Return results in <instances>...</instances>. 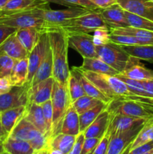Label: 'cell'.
Wrapping results in <instances>:
<instances>
[{
	"instance_id": "6da1fadb",
	"label": "cell",
	"mask_w": 153,
	"mask_h": 154,
	"mask_svg": "<svg viewBox=\"0 0 153 154\" xmlns=\"http://www.w3.org/2000/svg\"><path fill=\"white\" fill-rule=\"evenodd\" d=\"M49 38L52 57V78L62 84H67L70 74L68 61L67 33L60 27L45 29Z\"/></svg>"
},
{
	"instance_id": "ee69618b",
	"label": "cell",
	"mask_w": 153,
	"mask_h": 154,
	"mask_svg": "<svg viewBox=\"0 0 153 154\" xmlns=\"http://www.w3.org/2000/svg\"><path fill=\"white\" fill-rule=\"evenodd\" d=\"M110 139V135L108 132H105L104 136L100 138L98 144L93 151L94 154H106L107 150L108 145H109Z\"/></svg>"
},
{
	"instance_id": "9f6ffc18",
	"label": "cell",
	"mask_w": 153,
	"mask_h": 154,
	"mask_svg": "<svg viewBox=\"0 0 153 154\" xmlns=\"http://www.w3.org/2000/svg\"><path fill=\"white\" fill-rule=\"evenodd\" d=\"M50 154H63L62 152L58 151V150H49Z\"/></svg>"
},
{
	"instance_id": "9c48e42d",
	"label": "cell",
	"mask_w": 153,
	"mask_h": 154,
	"mask_svg": "<svg viewBox=\"0 0 153 154\" xmlns=\"http://www.w3.org/2000/svg\"><path fill=\"white\" fill-rule=\"evenodd\" d=\"M69 48L77 51L82 58L96 57L94 37L88 33L67 32Z\"/></svg>"
},
{
	"instance_id": "484cf974",
	"label": "cell",
	"mask_w": 153,
	"mask_h": 154,
	"mask_svg": "<svg viewBox=\"0 0 153 154\" xmlns=\"http://www.w3.org/2000/svg\"><path fill=\"white\" fill-rule=\"evenodd\" d=\"M110 32L116 35H127L134 36L140 41L143 45H153V32L149 30L125 26L111 29H110Z\"/></svg>"
},
{
	"instance_id": "7bdbcfd3",
	"label": "cell",
	"mask_w": 153,
	"mask_h": 154,
	"mask_svg": "<svg viewBox=\"0 0 153 154\" xmlns=\"http://www.w3.org/2000/svg\"><path fill=\"white\" fill-rule=\"evenodd\" d=\"M126 99H130V100L135 101L136 102H139L140 104L142 105L148 111H149L153 115V98L149 97H143V96H135V95H130L126 97Z\"/></svg>"
},
{
	"instance_id": "8d00e7d4",
	"label": "cell",
	"mask_w": 153,
	"mask_h": 154,
	"mask_svg": "<svg viewBox=\"0 0 153 154\" xmlns=\"http://www.w3.org/2000/svg\"><path fill=\"white\" fill-rule=\"evenodd\" d=\"M101 103H104V102L95 99V98L85 95V96H81L79 99L72 102L71 105L80 115V114H82V113L94 108V107Z\"/></svg>"
},
{
	"instance_id": "30bf717a",
	"label": "cell",
	"mask_w": 153,
	"mask_h": 154,
	"mask_svg": "<svg viewBox=\"0 0 153 154\" xmlns=\"http://www.w3.org/2000/svg\"><path fill=\"white\" fill-rule=\"evenodd\" d=\"M28 90L27 84L13 87L8 93L0 96V113L10 108L26 106L28 103Z\"/></svg>"
},
{
	"instance_id": "f1b7e54d",
	"label": "cell",
	"mask_w": 153,
	"mask_h": 154,
	"mask_svg": "<svg viewBox=\"0 0 153 154\" xmlns=\"http://www.w3.org/2000/svg\"><path fill=\"white\" fill-rule=\"evenodd\" d=\"M80 68L84 70L89 71L94 73L104 74V75H112V76H116L119 74L117 71L110 67L109 65L97 57L83 58V63Z\"/></svg>"
},
{
	"instance_id": "74e56055",
	"label": "cell",
	"mask_w": 153,
	"mask_h": 154,
	"mask_svg": "<svg viewBox=\"0 0 153 154\" xmlns=\"http://www.w3.org/2000/svg\"><path fill=\"white\" fill-rule=\"evenodd\" d=\"M124 15H125L128 26L153 32V21L151 20L138 16L126 11H124Z\"/></svg>"
},
{
	"instance_id": "1f68e13d",
	"label": "cell",
	"mask_w": 153,
	"mask_h": 154,
	"mask_svg": "<svg viewBox=\"0 0 153 154\" xmlns=\"http://www.w3.org/2000/svg\"><path fill=\"white\" fill-rule=\"evenodd\" d=\"M153 141V117L148 119L138 132L133 142L129 146V151L132 149Z\"/></svg>"
},
{
	"instance_id": "7c38bea8",
	"label": "cell",
	"mask_w": 153,
	"mask_h": 154,
	"mask_svg": "<svg viewBox=\"0 0 153 154\" xmlns=\"http://www.w3.org/2000/svg\"><path fill=\"white\" fill-rule=\"evenodd\" d=\"M146 120V119L136 118L122 114L110 115L109 124L106 132H108L110 136L116 135L142 126Z\"/></svg>"
},
{
	"instance_id": "277c9868",
	"label": "cell",
	"mask_w": 153,
	"mask_h": 154,
	"mask_svg": "<svg viewBox=\"0 0 153 154\" xmlns=\"http://www.w3.org/2000/svg\"><path fill=\"white\" fill-rule=\"evenodd\" d=\"M59 27L67 32L90 33L98 30H110L99 9L90 10Z\"/></svg>"
},
{
	"instance_id": "d4e9b609",
	"label": "cell",
	"mask_w": 153,
	"mask_h": 154,
	"mask_svg": "<svg viewBox=\"0 0 153 154\" xmlns=\"http://www.w3.org/2000/svg\"><path fill=\"white\" fill-rule=\"evenodd\" d=\"M44 29L37 28L20 29L16 32V35L27 52L29 54L38 42Z\"/></svg>"
},
{
	"instance_id": "6f0895ef",
	"label": "cell",
	"mask_w": 153,
	"mask_h": 154,
	"mask_svg": "<svg viewBox=\"0 0 153 154\" xmlns=\"http://www.w3.org/2000/svg\"><path fill=\"white\" fill-rule=\"evenodd\" d=\"M8 1L9 0H0V9H1Z\"/></svg>"
},
{
	"instance_id": "e575fe53",
	"label": "cell",
	"mask_w": 153,
	"mask_h": 154,
	"mask_svg": "<svg viewBox=\"0 0 153 154\" xmlns=\"http://www.w3.org/2000/svg\"><path fill=\"white\" fill-rule=\"evenodd\" d=\"M122 48L130 56L153 64V45L122 46Z\"/></svg>"
},
{
	"instance_id": "ba28073f",
	"label": "cell",
	"mask_w": 153,
	"mask_h": 154,
	"mask_svg": "<svg viewBox=\"0 0 153 154\" xmlns=\"http://www.w3.org/2000/svg\"><path fill=\"white\" fill-rule=\"evenodd\" d=\"M89 11V9L78 7V6L69 7L62 10H52L49 6L44 10V26L43 29L52 28V27L61 26L70 20L77 17Z\"/></svg>"
},
{
	"instance_id": "c3c4849f",
	"label": "cell",
	"mask_w": 153,
	"mask_h": 154,
	"mask_svg": "<svg viewBox=\"0 0 153 154\" xmlns=\"http://www.w3.org/2000/svg\"><path fill=\"white\" fill-rule=\"evenodd\" d=\"M16 29L4 24H0V45L10 35L16 32Z\"/></svg>"
},
{
	"instance_id": "83f0119b",
	"label": "cell",
	"mask_w": 153,
	"mask_h": 154,
	"mask_svg": "<svg viewBox=\"0 0 153 154\" xmlns=\"http://www.w3.org/2000/svg\"><path fill=\"white\" fill-rule=\"evenodd\" d=\"M2 146L4 151L10 154H34L36 153L28 141L10 136L6 137L2 141Z\"/></svg>"
},
{
	"instance_id": "4316f807",
	"label": "cell",
	"mask_w": 153,
	"mask_h": 154,
	"mask_svg": "<svg viewBox=\"0 0 153 154\" xmlns=\"http://www.w3.org/2000/svg\"><path fill=\"white\" fill-rule=\"evenodd\" d=\"M60 132L67 135L76 136L80 133L79 114L76 111L72 105L69 106L68 109L64 114Z\"/></svg>"
},
{
	"instance_id": "9a60e30c",
	"label": "cell",
	"mask_w": 153,
	"mask_h": 154,
	"mask_svg": "<svg viewBox=\"0 0 153 154\" xmlns=\"http://www.w3.org/2000/svg\"><path fill=\"white\" fill-rule=\"evenodd\" d=\"M99 11L110 29L128 26L124 15V10L118 3H116L106 8L99 9Z\"/></svg>"
},
{
	"instance_id": "4fadbf2b",
	"label": "cell",
	"mask_w": 153,
	"mask_h": 154,
	"mask_svg": "<svg viewBox=\"0 0 153 154\" xmlns=\"http://www.w3.org/2000/svg\"><path fill=\"white\" fill-rule=\"evenodd\" d=\"M142 126L143 125L122 133L111 135L106 154H124Z\"/></svg>"
},
{
	"instance_id": "f5cc1de1",
	"label": "cell",
	"mask_w": 153,
	"mask_h": 154,
	"mask_svg": "<svg viewBox=\"0 0 153 154\" xmlns=\"http://www.w3.org/2000/svg\"><path fill=\"white\" fill-rule=\"evenodd\" d=\"M141 83H142L146 91L149 95L150 98H153V80L141 81Z\"/></svg>"
},
{
	"instance_id": "e0dca14e",
	"label": "cell",
	"mask_w": 153,
	"mask_h": 154,
	"mask_svg": "<svg viewBox=\"0 0 153 154\" xmlns=\"http://www.w3.org/2000/svg\"><path fill=\"white\" fill-rule=\"evenodd\" d=\"M123 76L136 81L153 80V71L145 67L139 59L130 56L125 69L121 73Z\"/></svg>"
},
{
	"instance_id": "be15d7a7",
	"label": "cell",
	"mask_w": 153,
	"mask_h": 154,
	"mask_svg": "<svg viewBox=\"0 0 153 154\" xmlns=\"http://www.w3.org/2000/svg\"><path fill=\"white\" fill-rule=\"evenodd\" d=\"M88 154H94V153H93V152H91V153H88Z\"/></svg>"
},
{
	"instance_id": "ffe728a7",
	"label": "cell",
	"mask_w": 153,
	"mask_h": 154,
	"mask_svg": "<svg viewBox=\"0 0 153 154\" xmlns=\"http://www.w3.org/2000/svg\"><path fill=\"white\" fill-rule=\"evenodd\" d=\"M26 111V106H20L17 108H10L1 112L0 122L4 130L8 135H9L15 125L24 117Z\"/></svg>"
},
{
	"instance_id": "52a82bcc",
	"label": "cell",
	"mask_w": 153,
	"mask_h": 154,
	"mask_svg": "<svg viewBox=\"0 0 153 154\" xmlns=\"http://www.w3.org/2000/svg\"><path fill=\"white\" fill-rule=\"evenodd\" d=\"M110 115L122 114L128 117L148 120L153 115L147 111L141 104L126 98H117L111 99L106 106Z\"/></svg>"
},
{
	"instance_id": "8992f818",
	"label": "cell",
	"mask_w": 153,
	"mask_h": 154,
	"mask_svg": "<svg viewBox=\"0 0 153 154\" xmlns=\"http://www.w3.org/2000/svg\"><path fill=\"white\" fill-rule=\"evenodd\" d=\"M96 57L104 62L119 74L125 69L130 56L122 46L111 42L95 45Z\"/></svg>"
},
{
	"instance_id": "ac0fdd59",
	"label": "cell",
	"mask_w": 153,
	"mask_h": 154,
	"mask_svg": "<svg viewBox=\"0 0 153 154\" xmlns=\"http://www.w3.org/2000/svg\"><path fill=\"white\" fill-rule=\"evenodd\" d=\"M0 54H4L16 60L28 58V53L22 47L16 35V32L9 36L0 45Z\"/></svg>"
},
{
	"instance_id": "cb8c5ba5",
	"label": "cell",
	"mask_w": 153,
	"mask_h": 154,
	"mask_svg": "<svg viewBox=\"0 0 153 154\" xmlns=\"http://www.w3.org/2000/svg\"><path fill=\"white\" fill-rule=\"evenodd\" d=\"M40 132L34 128L29 122L26 120L25 117H22L14 127L11 132L8 136L14 138L24 140L26 141H30L34 138Z\"/></svg>"
},
{
	"instance_id": "5b68a950",
	"label": "cell",
	"mask_w": 153,
	"mask_h": 154,
	"mask_svg": "<svg viewBox=\"0 0 153 154\" xmlns=\"http://www.w3.org/2000/svg\"><path fill=\"white\" fill-rule=\"evenodd\" d=\"M50 101L53 115L51 138L60 132L64 114L71 104L68 93L67 84H62L57 81H54Z\"/></svg>"
},
{
	"instance_id": "3957f363",
	"label": "cell",
	"mask_w": 153,
	"mask_h": 154,
	"mask_svg": "<svg viewBox=\"0 0 153 154\" xmlns=\"http://www.w3.org/2000/svg\"><path fill=\"white\" fill-rule=\"evenodd\" d=\"M81 73L91 81L102 93L110 99L126 97L132 95L122 81L117 76L98 74L78 67Z\"/></svg>"
},
{
	"instance_id": "91938a15",
	"label": "cell",
	"mask_w": 153,
	"mask_h": 154,
	"mask_svg": "<svg viewBox=\"0 0 153 154\" xmlns=\"http://www.w3.org/2000/svg\"><path fill=\"white\" fill-rule=\"evenodd\" d=\"M144 154H153V148L152 149V150H148V152H146V153H145Z\"/></svg>"
},
{
	"instance_id": "e7e4bbea",
	"label": "cell",
	"mask_w": 153,
	"mask_h": 154,
	"mask_svg": "<svg viewBox=\"0 0 153 154\" xmlns=\"http://www.w3.org/2000/svg\"><path fill=\"white\" fill-rule=\"evenodd\" d=\"M150 1H151V2H153V0H150Z\"/></svg>"
},
{
	"instance_id": "603a6c76",
	"label": "cell",
	"mask_w": 153,
	"mask_h": 154,
	"mask_svg": "<svg viewBox=\"0 0 153 154\" xmlns=\"http://www.w3.org/2000/svg\"><path fill=\"white\" fill-rule=\"evenodd\" d=\"M76 136L67 134L59 133L53 135L48 139V150H56L63 154H68L74 144Z\"/></svg>"
},
{
	"instance_id": "4dcf8cb0",
	"label": "cell",
	"mask_w": 153,
	"mask_h": 154,
	"mask_svg": "<svg viewBox=\"0 0 153 154\" xmlns=\"http://www.w3.org/2000/svg\"><path fill=\"white\" fill-rule=\"evenodd\" d=\"M47 2L38 1V0H9L1 9L0 12L3 13H14L42 5Z\"/></svg>"
},
{
	"instance_id": "94428289",
	"label": "cell",
	"mask_w": 153,
	"mask_h": 154,
	"mask_svg": "<svg viewBox=\"0 0 153 154\" xmlns=\"http://www.w3.org/2000/svg\"><path fill=\"white\" fill-rule=\"evenodd\" d=\"M1 154H10V153H8V152H6V151H4H4H3L2 152V153Z\"/></svg>"
},
{
	"instance_id": "db71d44e",
	"label": "cell",
	"mask_w": 153,
	"mask_h": 154,
	"mask_svg": "<svg viewBox=\"0 0 153 154\" xmlns=\"http://www.w3.org/2000/svg\"><path fill=\"white\" fill-rule=\"evenodd\" d=\"M38 1L40 2H52V3H56V4H58V5H64L66 6V7L69 8V7H71V6L69 5L68 4H67L66 2H64L63 0H38Z\"/></svg>"
},
{
	"instance_id": "2e32d148",
	"label": "cell",
	"mask_w": 153,
	"mask_h": 154,
	"mask_svg": "<svg viewBox=\"0 0 153 154\" xmlns=\"http://www.w3.org/2000/svg\"><path fill=\"white\" fill-rule=\"evenodd\" d=\"M126 11L153 21V2L150 0H117Z\"/></svg>"
},
{
	"instance_id": "6125c7cd",
	"label": "cell",
	"mask_w": 153,
	"mask_h": 154,
	"mask_svg": "<svg viewBox=\"0 0 153 154\" xmlns=\"http://www.w3.org/2000/svg\"><path fill=\"white\" fill-rule=\"evenodd\" d=\"M2 140H0V145H1V144H2Z\"/></svg>"
},
{
	"instance_id": "44dd1931",
	"label": "cell",
	"mask_w": 153,
	"mask_h": 154,
	"mask_svg": "<svg viewBox=\"0 0 153 154\" xmlns=\"http://www.w3.org/2000/svg\"><path fill=\"white\" fill-rule=\"evenodd\" d=\"M24 117L34 128H36L46 137V125H45L41 105L34 103H28V105H26V111Z\"/></svg>"
},
{
	"instance_id": "d6a6232c",
	"label": "cell",
	"mask_w": 153,
	"mask_h": 154,
	"mask_svg": "<svg viewBox=\"0 0 153 154\" xmlns=\"http://www.w3.org/2000/svg\"><path fill=\"white\" fill-rule=\"evenodd\" d=\"M73 69L75 70L78 78H79L81 84H82L86 95H87V96H91V97L95 98V99L101 101V102H103L105 104H107L108 102L111 100L110 99L106 97L104 93H102L101 92H100V90H99L91 82V81H88V80L81 73L80 71L78 69V67H73Z\"/></svg>"
},
{
	"instance_id": "d6986e66",
	"label": "cell",
	"mask_w": 153,
	"mask_h": 154,
	"mask_svg": "<svg viewBox=\"0 0 153 154\" xmlns=\"http://www.w3.org/2000/svg\"><path fill=\"white\" fill-rule=\"evenodd\" d=\"M110 120L109 112L105 108L83 132L85 138H101L107 129Z\"/></svg>"
},
{
	"instance_id": "11a10c76",
	"label": "cell",
	"mask_w": 153,
	"mask_h": 154,
	"mask_svg": "<svg viewBox=\"0 0 153 154\" xmlns=\"http://www.w3.org/2000/svg\"><path fill=\"white\" fill-rule=\"evenodd\" d=\"M7 136H8V134L6 133L5 131L4 130V129H3L2 126L1 125V122H0V140L4 141Z\"/></svg>"
},
{
	"instance_id": "8fae6325",
	"label": "cell",
	"mask_w": 153,
	"mask_h": 154,
	"mask_svg": "<svg viewBox=\"0 0 153 154\" xmlns=\"http://www.w3.org/2000/svg\"><path fill=\"white\" fill-rule=\"evenodd\" d=\"M48 45H49V38H48L47 33L44 29L38 42L28 56V73L26 84H27L28 87H29V84L32 80L34 73L44 57Z\"/></svg>"
},
{
	"instance_id": "7a4b0ae2",
	"label": "cell",
	"mask_w": 153,
	"mask_h": 154,
	"mask_svg": "<svg viewBox=\"0 0 153 154\" xmlns=\"http://www.w3.org/2000/svg\"><path fill=\"white\" fill-rule=\"evenodd\" d=\"M47 7H49V3L14 13L0 12V24H4L16 29L25 28L43 29L44 26V14Z\"/></svg>"
},
{
	"instance_id": "7402d4cb",
	"label": "cell",
	"mask_w": 153,
	"mask_h": 154,
	"mask_svg": "<svg viewBox=\"0 0 153 154\" xmlns=\"http://www.w3.org/2000/svg\"><path fill=\"white\" fill-rule=\"evenodd\" d=\"M50 77H52V57L49 43L44 57L40 63V66L38 68L37 71L34 73L32 80L30 83L29 88L32 86L35 85L38 83L44 81Z\"/></svg>"
},
{
	"instance_id": "bcb514c9",
	"label": "cell",
	"mask_w": 153,
	"mask_h": 154,
	"mask_svg": "<svg viewBox=\"0 0 153 154\" xmlns=\"http://www.w3.org/2000/svg\"><path fill=\"white\" fill-rule=\"evenodd\" d=\"M63 1L71 7L78 6V7L85 8L89 9V10H98V9H99L97 6L93 5L88 0H63Z\"/></svg>"
},
{
	"instance_id": "680465c9",
	"label": "cell",
	"mask_w": 153,
	"mask_h": 154,
	"mask_svg": "<svg viewBox=\"0 0 153 154\" xmlns=\"http://www.w3.org/2000/svg\"><path fill=\"white\" fill-rule=\"evenodd\" d=\"M3 151H4V148H3L2 143V144H1V145H0V154L2 153Z\"/></svg>"
},
{
	"instance_id": "ab89813d",
	"label": "cell",
	"mask_w": 153,
	"mask_h": 154,
	"mask_svg": "<svg viewBox=\"0 0 153 154\" xmlns=\"http://www.w3.org/2000/svg\"><path fill=\"white\" fill-rule=\"evenodd\" d=\"M110 42L115 43L121 46H139L143 45V44L134 36L127 35H116L110 32Z\"/></svg>"
},
{
	"instance_id": "836d02e7",
	"label": "cell",
	"mask_w": 153,
	"mask_h": 154,
	"mask_svg": "<svg viewBox=\"0 0 153 154\" xmlns=\"http://www.w3.org/2000/svg\"><path fill=\"white\" fill-rule=\"evenodd\" d=\"M67 88L70 103L74 102L81 96L86 95L82 84L73 68L71 70H70V74H69L68 78Z\"/></svg>"
},
{
	"instance_id": "f546056e",
	"label": "cell",
	"mask_w": 153,
	"mask_h": 154,
	"mask_svg": "<svg viewBox=\"0 0 153 154\" xmlns=\"http://www.w3.org/2000/svg\"><path fill=\"white\" fill-rule=\"evenodd\" d=\"M28 68V58L16 60L9 76L14 87H20L26 84Z\"/></svg>"
},
{
	"instance_id": "5bb4252c",
	"label": "cell",
	"mask_w": 153,
	"mask_h": 154,
	"mask_svg": "<svg viewBox=\"0 0 153 154\" xmlns=\"http://www.w3.org/2000/svg\"><path fill=\"white\" fill-rule=\"evenodd\" d=\"M54 81V78L50 77L30 87L28 90V103L41 105L50 100Z\"/></svg>"
},
{
	"instance_id": "f6af8a7d",
	"label": "cell",
	"mask_w": 153,
	"mask_h": 154,
	"mask_svg": "<svg viewBox=\"0 0 153 154\" xmlns=\"http://www.w3.org/2000/svg\"><path fill=\"white\" fill-rule=\"evenodd\" d=\"M100 140V138H86L81 154H88L94 151Z\"/></svg>"
},
{
	"instance_id": "7dc6e473",
	"label": "cell",
	"mask_w": 153,
	"mask_h": 154,
	"mask_svg": "<svg viewBox=\"0 0 153 154\" xmlns=\"http://www.w3.org/2000/svg\"><path fill=\"white\" fill-rule=\"evenodd\" d=\"M85 138L83 132H80L76 136V139H75L73 147L68 154H81Z\"/></svg>"
},
{
	"instance_id": "b9f144b4",
	"label": "cell",
	"mask_w": 153,
	"mask_h": 154,
	"mask_svg": "<svg viewBox=\"0 0 153 154\" xmlns=\"http://www.w3.org/2000/svg\"><path fill=\"white\" fill-rule=\"evenodd\" d=\"M16 60L4 54H0V78L9 77Z\"/></svg>"
},
{
	"instance_id": "d590c367",
	"label": "cell",
	"mask_w": 153,
	"mask_h": 154,
	"mask_svg": "<svg viewBox=\"0 0 153 154\" xmlns=\"http://www.w3.org/2000/svg\"><path fill=\"white\" fill-rule=\"evenodd\" d=\"M106 104L101 103L94 108L82 113V114H80V132H84L86 128L97 118L98 116L106 108Z\"/></svg>"
},
{
	"instance_id": "f907efd6",
	"label": "cell",
	"mask_w": 153,
	"mask_h": 154,
	"mask_svg": "<svg viewBox=\"0 0 153 154\" xmlns=\"http://www.w3.org/2000/svg\"><path fill=\"white\" fill-rule=\"evenodd\" d=\"M153 148V141L148 142L147 144L141 145L140 147H136L134 149H132L128 153L126 154H144L148 150H152Z\"/></svg>"
},
{
	"instance_id": "f35d334b",
	"label": "cell",
	"mask_w": 153,
	"mask_h": 154,
	"mask_svg": "<svg viewBox=\"0 0 153 154\" xmlns=\"http://www.w3.org/2000/svg\"><path fill=\"white\" fill-rule=\"evenodd\" d=\"M116 76L125 84L128 89V90L130 92V93H131L132 95L150 98L149 95L147 93V92L146 91L145 89H144L141 81H136V80H133L130 79V78H126V77L123 76L121 74H118Z\"/></svg>"
},
{
	"instance_id": "681fc988",
	"label": "cell",
	"mask_w": 153,
	"mask_h": 154,
	"mask_svg": "<svg viewBox=\"0 0 153 154\" xmlns=\"http://www.w3.org/2000/svg\"><path fill=\"white\" fill-rule=\"evenodd\" d=\"M13 87L9 77L0 78V96L8 93Z\"/></svg>"
},
{
	"instance_id": "60d3db41",
	"label": "cell",
	"mask_w": 153,
	"mask_h": 154,
	"mask_svg": "<svg viewBox=\"0 0 153 154\" xmlns=\"http://www.w3.org/2000/svg\"><path fill=\"white\" fill-rule=\"evenodd\" d=\"M42 110H43L44 117L45 125L46 129V137L49 139L51 136L52 128V107L51 101L49 100L44 102L41 105Z\"/></svg>"
},
{
	"instance_id": "03108f58",
	"label": "cell",
	"mask_w": 153,
	"mask_h": 154,
	"mask_svg": "<svg viewBox=\"0 0 153 154\" xmlns=\"http://www.w3.org/2000/svg\"><path fill=\"white\" fill-rule=\"evenodd\" d=\"M0 114H1V113H0Z\"/></svg>"
},
{
	"instance_id": "816d5d0a",
	"label": "cell",
	"mask_w": 153,
	"mask_h": 154,
	"mask_svg": "<svg viewBox=\"0 0 153 154\" xmlns=\"http://www.w3.org/2000/svg\"><path fill=\"white\" fill-rule=\"evenodd\" d=\"M99 9L106 8L110 6L117 3V0H88Z\"/></svg>"
}]
</instances>
